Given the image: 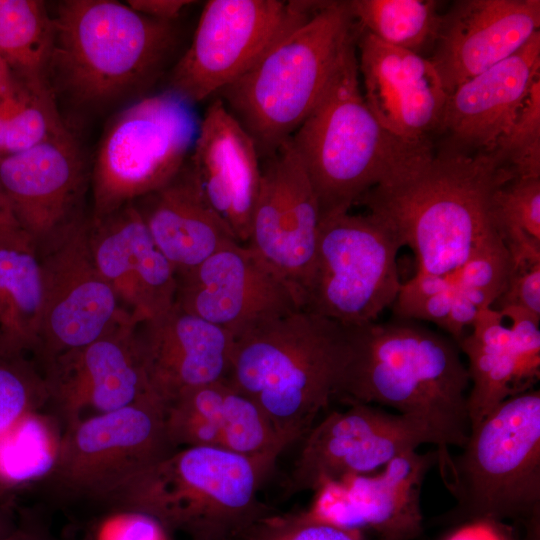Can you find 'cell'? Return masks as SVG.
<instances>
[{"mask_svg":"<svg viewBox=\"0 0 540 540\" xmlns=\"http://www.w3.org/2000/svg\"><path fill=\"white\" fill-rule=\"evenodd\" d=\"M238 536L241 540H366L363 532L320 521L307 511L297 514L270 511Z\"/></svg>","mask_w":540,"mask_h":540,"instance_id":"37","label":"cell"},{"mask_svg":"<svg viewBox=\"0 0 540 540\" xmlns=\"http://www.w3.org/2000/svg\"><path fill=\"white\" fill-rule=\"evenodd\" d=\"M495 228L512 262H540V177L514 176L492 196Z\"/></svg>","mask_w":540,"mask_h":540,"instance_id":"32","label":"cell"},{"mask_svg":"<svg viewBox=\"0 0 540 540\" xmlns=\"http://www.w3.org/2000/svg\"><path fill=\"white\" fill-rule=\"evenodd\" d=\"M345 354L346 327L302 308L237 336L226 379L257 404L286 449L335 399Z\"/></svg>","mask_w":540,"mask_h":540,"instance_id":"4","label":"cell"},{"mask_svg":"<svg viewBox=\"0 0 540 540\" xmlns=\"http://www.w3.org/2000/svg\"><path fill=\"white\" fill-rule=\"evenodd\" d=\"M464 450L441 470L472 521L532 519L540 508V391L497 405L470 429Z\"/></svg>","mask_w":540,"mask_h":540,"instance_id":"8","label":"cell"},{"mask_svg":"<svg viewBox=\"0 0 540 540\" xmlns=\"http://www.w3.org/2000/svg\"><path fill=\"white\" fill-rule=\"evenodd\" d=\"M199 121L192 105L169 90L121 110L95 156L91 217L105 216L170 182L188 160Z\"/></svg>","mask_w":540,"mask_h":540,"instance_id":"9","label":"cell"},{"mask_svg":"<svg viewBox=\"0 0 540 540\" xmlns=\"http://www.w3.org/2000/svg\"><path fill=\"white\" fill-rule=\"evenodd\" d=\"M187 164L206 201L246 244L261 182L260 154L218 97L199 121Z\"/></svg>","mask_w":540,"mask_h":540,"instance_id":"24","label":"cell"},{"mask_svg":"<svg viewBox=\"0 0 540 540\" xmlns=\"http://www.w3.org/2000/svg\"><path fill=\"white\" fill-rule=\"evenodd\" d=\"M401 247L396 233L369 212L321 219L303 309L345 327L376 322L399 293Z\"/></svg>","mask_w":540,"mask_h":540,"instance_id":"11","label":"cell"},{"mask_svg":"<svg viewBox=\"0 0 540 540\" xmlns=\"http://www.w3.org/2000/svg\"><path fill=\"white\" fill-rule=\"evenodd\" d=\"M37 251L43 317L32 359L41 369L59 354L93 342L132 317L97 269L89 246L88 220L81 219Z\"/></svg>","mask_w":540,"mask_h":540,"instance_id":"13","label":"cell"},{"mask_svg":"<svg viewBox=\"0 0 540 540\" xmlns=\"http://www.w3.org/2000/svg\"><path fill=\"white\" fill-rule=\"evenodd\" d=\"M43 317L37 248L28 236L0 243V352L32 356Z\"/></svg>","mask_w":540,"mask_h":540,"instance_id":"29","label":"cell"},{"mask_svg":"<svg viewBox=\"0 0 540 540\" xmlns=\"http://www.w3.org/2000/svg\"><path fill=\"white\" fill-rule=\"evenodd\" d=\"M446 540H508L495 521L475 520L463 525Z\"/></svg>","mask_w":540,"mask_h":540,"instance_id":"41","label":"cell"},{"mask_svg":"<svg viewBox=\"0 0 540 540\" xmlns=\"http://www.w3.org/2000/svg\"><path fill=\"white\" fill-rule=\"evenodd\" d=\"M15 85L10 72L0 59V99L10 94L14 90Z\"/></svg>","mask_w":540,"mask_h":540,"instance_id":"44","label":"cell"},{"mask_svg":"<svg viewBox=\"0 0 540 540\" xmlns=\"http://www.w3.org/2000/svg\"><path fill=\"white\" fill-rule=\"evenodd\" d=\"M439 461L438 450L405 451L380 472L340 480L344 490L331 524L373 532L379 540H412L422 531L420 494L428 471Z\"/></svg>","mask_w":540,"mask_h":540,"instance_id":"27","label":"cell"},{"mask_svg":"<svg viewBox=\"0 0 540 540\" xmlns=\"http://www.w3.org/2000/svg\"><path fill=\"white\" fill-rule=\"evenodd\" d=\"M50 84L77 104L102 107L148 87L176 46L173 22L115 0H65L52 16Z\"/></svg>","mask_w":540,"mask_h":540,"instance_id":"6","label":"cell"},{"mask_svg":"<svg viewBox=\"0 0 540 540\" xmlns=\"http://www.w3.org/2000/svg\"><path fill=\"white\" fill-rule=\"evenodd\" d=\"M189 0H128V4L136 12L163 22H173L182 11L190 6Z\"/></svg>","mask_w":540,"mask_h":540,"instance_id":"40","label":"cell"},{"mask_svg":"<svg viewBox=\"0 0 540 540\" xmlns=\"http://www.w3.org/2000/svg\"><path fill=\"white\" fill-rule=\"evenodd\" d=\"M134 203L176 274L198 266L227 244L238 242L204 198L187 162L170 182Z\"/></svg>","mask_w":540,"mask_h":540,"instance_id":"28","label":"cell"},{"mask_svg":"<svg viewBox=\"0 0 540 540\" xmlns=\"http://www.w3.org/2000/svg\"><path fill=\"white\" fill-rule=\"evenodd\" d=\"M510 268L508 250L497 238L452 273L458 292L483 310L491 308L504 291Z\"/></svg>","mask_w":540,"mask_h":540,"instance_id":"36","label":"cell"},{"mask_svg":"<svg viewBox=\"0 0 540 540\" xmlns=\"http://www.w3.org/2000/svg\"><path fill=\"white\" fill-rule=\"evenodd\" d=\"M357 33L348 2L326 1L216 95L252 136L260 157L288 140L314 109Z\"/></svg>","mask_w":540,"mask_h":540,"instance_id":"5","label":"cell"},{"mask_svg":"<svg viewBox=\"0 0 540 540\" xmlns=\"http://www.w3.org/2000/svg\"><path fill=\"white\" fill-rule=\"evenodd\" d=\"M212 540H241V539L239 536H232V537H225V538L212 539Z\"/></svg>","mask_w":540,"mask_h":540,"instance_id":"46","label":"cell"},{"mask_svg":"<svg viewBox=\"0 0 540 540\" xmlns=\"http://www.w3.org/2000/svg\"><path fill=\"white\" fill-rule=\"evenodd\" d=\"M164 419L175 449L211 447L274 464L285 450L263 411L227 379L180 394Z\"/></svg>","mask_w":540,"mask_h":540,"instance_id":"25","label":"cell"},{"mask_svg":"<svg viewBox=\"0 0 540 540\" xmlns=\"http://www.w3.org/2000/svg\"><path fill=\"white\" fill-rule=\"evenodd\" d=\"M137 324L128 318L93 342L59 354L40 369L49 408L63 430L84 418L153 399L136 349Z\"/></svg>","mask_w":540,"mask_h":540,"instance_id":"17","label":"cell"},{"mask_svg":"<svg viewBox=\"0 0 540 540\" xmlns=\"http://www.w3.org/2000/svg\"><path fill=\"white\" fill-rule=\"evenodd\" d=\"M469 375L458 345L418 321L395 318L346 327L345 361L335 399L390 407L434 437L438 465L470 434Z\"/></svg>","mask_w":540,"mask_h":540,"instance_id":"1","label":"cell"},{"mask_svg":"<svg viewBox=\"0 0 540 540\" xmlns=\"http://www.w3.org/2000/svg\"><path fill=\"white\" fill-rule=\"evenodd\" d=\"M514 176L491 152L469 154L452 148L372 188L357 204L367 207L412 250L417 273L445 275L501 238L493 223L492 196Z\"/></svg>","mask_w":540,"mask_h":540,"instance_id":"2","label":"cell"},{"mask_svg":"<svg viewBox=\"0 0 540 540\" xmlns=\"http://www.w3.org/2000/svg\"><path fill=\"white\" fill-rule=\"evenodd\" d=\"M515 176L540 177V79L490 151Z\"/></svg>","mask_w":540,"mask_h":540,"instance_id":"35","label":"cell"},{"mask_svg":"<svg viewBox=\"0 0 540 540\" xmlns=\"http://www.w3.org/2000/svg\"><path fill=\"white\" fill-rule=\"evenodd\" d=\"M540 317L507 306L481 310L472 331L458 344L468 358L470 429L506 399L521 394L540 376Z\"/></svg>","mask_w":540,"mask_h":540,"instance_id":"21","label":"cell"},{"mask_svg":"<svg viewBox=\"0 0 540 540\" xmlns=\"http://www.w3.org/2000/svg\"><path fill=\"white\" fill-rule=\"evenodd\" d=\"M358 26L380 41L421 54L434 45L442 14L433 0L347 1Z\"/></svg>","mask_w":540,"mask_h":540,"instance_id":"31","label":"cell"},{"mask_svg":"<svg viewBox=\"0 0 540 540\" xmlns=\"http://www.w3.org/2000/svg\"><path fill=\"white\" fill-rule=\"evenodd\" d=\"M12 505L0 504V540L16 532Z\"/></svg>","mask_w":540,"mask_h":540,"instance_id":"43","label":"cell"},{"mask_svg":"<svg viewBox=\"0 0 540 540\" xmlns=\"http://www.w3.org/2000/svg\"><path fill=\"white\" fill-rule=\"evenodd\" d=\"M538 79L540 31L513 55L451 92L440 130L449 134L457 150L490 151Z\"/></svg>","mask_w":540,"mask_h":540,"instance_id":"26","label":"cell"},{"mask_svg":"<svg viewBox=\"0 0 540 540\" xmlns=\"http://www.w3.org/2000/svg\"><path fill=\"white\" fill-rule=\"evenodd\" d=\"M176 277L175 305L224 329L234 339L303 308L294 288L239 242L227 244Z\"/></svg>","mask_w":540,"mask_h":540,"instance_id":"15","label":"cell"},{"mask_svg":"<svg viewBox=\"0 0 540 540\" xmlns=\"http://www.w3.org/2000/svg\"><path fill=\"white\" fill-rule=\"evenodd\" d=\"M539 27V0L456 1L441 16L429 60L449 95L517 52Z\"/></svg>","mask_w":540,"mask_h":540,"instance_id":"22","label":"cell"},{"mask_svg":"<svg viewBox=\"0 0 540 540\" xmlns=\"http://www.w3.org/2000/svg\"><path fill=\"white\" fill-rule=\"evenodd\" d=\"M168 531L151 516L127 509L100 522L92 540H169Z\"/></svg>","mask_w":540,"mask_h":540,"instance_id":"38","label":"cell"},{"mask_svg":"<svg viewBox=\"0 0 540 540\" xmlns=\"http://www.w3.org/2000/svg\"><path fill=\"white\" fill-rule=\"evenodd\" d=\"M326 1L210 0L172 69L169 91L191 105L247 72L287 30Z\"/></svg>","mask_w":540,"mask_h":540,"instance_id":"12","label":"cell"},{"mask_svg":"<svg viewBox=\"0 0 540 540\" xmlns=\"http://www.w3.org/2000/svg\"><path fill=\"white\" fill-rule=\"evenodd\" d=\"M0 180L16 220L37 250L84 218L85 165L65 125L32 148L0 157Z\"/></svg>","mask_w":540,"mask_h":540,"instance_id":"18","label":"cell"},{"mask_svg":"<svg viewBox=\"0 0 540 540\" xmlns=\"http://www.w3.org/2000/svg\"><path fill=\"white\" fill-rule=\"evenodd\" d=\"M356 46L362 94L379 123L404 141L429 142L428 135L440 130L448 98L432 62L359 26Z\"/></svg>","mask_w":540,"mask_h":540,"instance_id":"19","label":"cell"},{"mask_svg":"<svg viewBox=\"0 0 540 540\" xmlns=\"http://www.w3.org/2000/svg\"><path fill=\"white\" fill-rule=\"evenodd\" d=\"M274 463L211 447H183L154 463L115 500L191 540L238 536L271 510L258 498Z\"/></svg>","mask_w":540,"mask_h":540,"instance_id":"7","label":"cell"},{"mask_svg":"<svg viewBox=\"0 0 540 540\" xmlns=\"http://www.w3.org/2000/svg\"><path fill=\"white\" fill-rule=\"evenodd\" d=\"M134 337L149 393L163 409L185 391L228 376L234 337L176 305L137 324Z\"/></svg>","mask_w":540,"mask_h":540,"instance_id":"23","label":"cell"},{"mask_svg":"<svg viewBox=\"0 0 540 540\" xmlns=\"http://www.w3.org/2000/svg\"><path fill=\"white\" fill-rule=\"evenodd\" d=\"M517 306L540 317V263L511 264L506 287L492 308Z\"/></svg>","mask_w":540,"mask_h":540,"instance_id":"39","label":"cell"},{"mask_svg":"<svg viewBox=\"0 0 540 540\" xmlns=\"http://www.w3.org/2000/svg\"><path fill=\"white\" fill-rule=\"evenodd\" d=\"M54 23L40 0H0V59L15 83L43 97L50 84Z\"/></svg>","mask_w":540,"mask_h":540,"instance_id":"30","label":"cell"},{"mask_svg":"<svg viewBox=\"0 0 540 540\" xmlns=\"http://www.w3.org/2000/svg\"><path fill=\"white\" fill-rule=\"evenodd\" d=\"M88 240L97 269L138 324L175 305V269L154 243L134 202L91 217Z\"/></svg>","mask_w":540,"mask_h":540,"instance_id":"20","label":"cell"},{"mask_svg":"<svg viewBox=\"0 0 540 540\" xmlns=\"http://www.w3.org/2000/svg\"><path fill=\"white\" fill-rule=\"evenodd\" d=\"M288 479V494L316 491L323 484L371 474L395 456L422 444L436 445L420 423L372 404L332 411L311 427Z\"/></svg>","mask_w":540,"mask_h":540,"instance_id":"14","label":"cell"},{"mask_svg":"<svg viewBox=\"0 0 540 540\" xmlns=\"http://www.w3.org/2000/svg\"><path fill=\"white\" fill-rule=\"evenodd\" d=\"M55 100L17 83L0 99V157L32 148L65 125Z\"/></svg>","mask_w":540,"mask_h":540,"instance_id":"33","label":"cell"},{"mask_svg":"<svg viewBox=\"0 0 540 540\" xmlns=\"http://www.w3.org/2000/svg\"><path fill=\"white\" fill-rule=\"evenodd\" d=\"M48 407L45 380L34 360L0 352V439L26 416Z\"/></svg>","mask_w":540,"mask_h":540,"instance_id":"34","label":"cell"},{"mask_svg":"<svg viewBox=\"0 0 540 540\" xmlns=\"http://www.w3.org/2000/svg\"><path fill=\"white\" fill-rule=\"evenodd\" d=\"M2 540H28V539L25 536L20 535L19 532L16 531L12 535Z\"/></svg>","mask_w":540,"mask_h":540,"instance_id":"45","label":"cell"},{"mask_svg":"<svg viewBox=\"0 0 540 540\" xmlns=\"http://www.w3.org/2000/svg\"><path fill=\"white\" fill-rule=\"evenodd\" d=\"M23 236L28 235L16 220L0 180V243Z\"/></svg>","mask_w":540,"mask_h":540,"instance_id":"42","label":"cell"},{"mask_svg":"<svg viewBox=\"0 0 540 540\" xmlns=\"http://www.w3.org/2000/svg\"><path fill=\"white\" fill-rule=\"evenodd\" d=\"M247 243L304 303L320 226L317 197L290 140L266 156Z\"/></svg>","mask_w":540,"mask_h":540,"instance_id":"16","label":"cell"},{"mask_svg":"<svg viewBox=\"0 0 540 540\" xmlns=\"http://www.w3.org/2000/svg\"><path fill=\"white\" fill-rule=\"evenodd\" d=\"M175 450L163 407L144 399L65 428L41 484L67 500L112 505L146 469Z\"/></svg>","mask_w":540,"mask_h":540,"instance_id":"10","label":"cell"},{"mask_svg":"<svg viewBox=\"0 0 540 540\" xmlns=\"http://www.w3.org/2000/svg\"><path fill=\"white\" fill-rule=\"evenodd\" d=\"M356 54L355 44L289 138L321 219L349 212L369 190L411 173L434 155L430 142L404 141L379 123L364 100Z\"/></svg>","mask_w":540,"mask_h":540,"instance_id":"3","label":"cell"}]
</instances>
